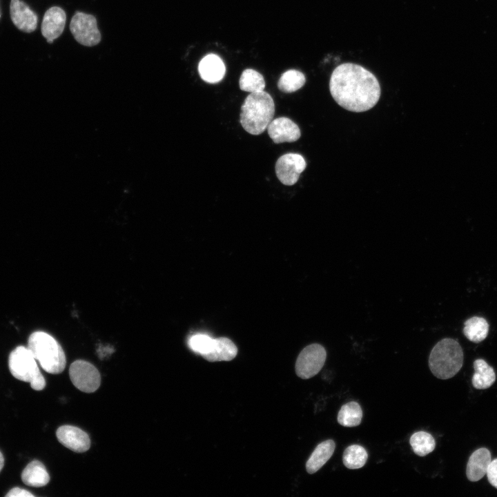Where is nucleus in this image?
Masks as SVG:
<instances>
[{"label": "nucleus", "mask_w": 497, "mask_h": 497, "mask_svg": "<svg viewBox=\"0 0 497 497\" xmlns=\"http://www.w3.org/2000/svg\"><path fill=\"white\" fill-rule=\"evenodd\" d=\"M331 95L343 108L362 113L373 108L378 102L381 88L378 80L360 65L344 63L332 72L329 81Z\"/></svg>", "instance_id": "obj_1"}, {"label": "nucleus", "mask_w": 497, "mask_h": 497, "mask_svg": "<svg viewBox=\"0 0 497 497\" xmlns=\"http://www.w3.org/2000/svg\"><path fill=\"white\" fill-rule=\"evenodd\" d=\"M274 113L275 104L268 92H251L241 106L240 124L247 133L257 135L267 128Z\"/></svg>", "instance_id": "obj_2"}, {"label": "nucleus", "mask_w": 497, "mask_h": 497, "mask_svg": "<svg viewBox=\"0 0 497 497\" xmlns=\"http://www.w3.org/2000/svg\"><path fill=\"white\" fill-rule=\"evenodd\" d=\"M28 348L42 369L52 374L61 373L66 367L64 351L59 342L44 331H35L30 334Z\"/></svg>", "instance_id": "obj_3"}, {"label": "nucleus", "mask_w": 497, "mask_h": 497, "mask_svg": "<svg viewBox=\"0 0 497 497\" xmlns=\"http://www.w3.org/2000/svg\"><path fill=\"white\" fill-rule=\"evenodd\" d=\"M463 351L454 339L444 338L432 349L429 357V367L438 378L446 380L454 377L462 368Z\"/></svg>", "instance_id": "obj_4"}, {"label": "nucleus", "mask_w": 497, "mask_h": 497, "mask_svg": "<svg viewBox=\"0 0 497 497\" xmlns=\"http://www.w3.org/2000/svg\"><path fill=\"white\" fill-rule=\"evenodd\" d=\"M8 367L11 374L17 379L30 382V387L41 391L46 387L36 359L31 351L24 346L17 347L9 355Z\"/></svg>", "instance_id": "obj_5"}, {"label": "nucleus", "mask_w": 497, "mask_h": 497, "mask_svg": "<svg viewBox=\"0 0 497 497\" xmlns=\"http://www.w3.org/2000/svg\"><path fill=\"white\" fill-rule=\"evenodd\" d=\"M70 30L75 39L84 46H97L101 39L97 19L90 14L76 11L70 23Z\"/></svg>", "instance_id": "obj_6"}, {"label": "nucleus", "mask_w": 497, "mask_h": 497, "mask_svg": "<svg viewBox=\"0 0 497 497\" xmlns=\"http://www.w3.org/2000/svg\"><path fill=\"white\" fill-rule=\"evenodd\" d=\"M327 352L320 344H311L300 353L295 362V372L302 379H309L317 375L323 367Z\"/></svg>", "instance_id": "obj_7"}, {"label": "nucleus", "mask_w": 497, "mask_h": 497, "mask_svg": "<svg viewBox=\"0 0 497 497\" xmlns=\"http://www.w3.org/2000/svg\"><path fill=\"white\" fill-rule=\"evenodd\" d=\"M69 376L72 384L85 393L95 391L101 383L100 373L91 363L78 360L72 362L69 369Z\"/></svg>", "instance_id": "obj_8"}, {"label": "nucleus", "mask_w": 497, "mask_h": 497, "mask_svg": "<svg viewBox=\"0 0 497 497\" xmlns=\"http://www.w3.org/2000/svg\"><path fill=\"white\" fill-rule=\"evenodd\" d=\"M306 167V161L301 155L298 153L284 154L280 157L276 162V176L282 184L292 186L298 182L300 174Z\"/></svg>", "instance_id": "obj_9"}, {"label": "nucleus", "mask_w": 497, "mask_h": 497, "mask_svg": "<svg viewBox=\"0 0 497 497\" xmlns=\"http://www.w3.org/2000/svg\"><path fill=\"white\" fill-rule=\"evenodd\" d=\"M10 17L12 23L20 31L31 33L38 24V16L29 6L21 0H10Z\"/></svg>", "instance_id": "obj_10"}, {"label": "nucleus", "mask_w": 497, "mask_h": 497, "mask_svg": "<svg viewBox=\"0 0 497 497\" xmlns=\"http://www.w3.org/2000/svg\"><path fill=\"white\" fill-rule=\"evenodd\" d=\"M66 23V14L59 6H52L44 13L41 32L48 43H52L63 33Z\"/></svg>", "instance_id": "obj_11"}, {"label": "nucleus", "mask_w": 497, "mask_h": 497, "mask_svg": "<svg viewBox=\"0 0 497 497\" xmlns=\"http://www.w3.org/2000/svg\"><path fill=\"white\" fill-rule=\"evenodd\" d=\"M56 435L61 444L75 452L86 451L90 447L88 435L77 427L63 425L57 429Z\"/></svg>", "instance_id": "obj_12"}, {"label": "nucleus", "mask_w": 497, "mask_h": 497, "mask_svg": "<svg viewBox=\"0 0 497 497\" xmlns=\"http://www.w3.org/2000/svg\"><path fill=\"white\" fill-rule=\"evenodd\" d=\"M270 138L275 144L294 142L301 136L298 126L287 117H278L272 120L267 126Z\"/></svg>", "instance_id": "obj_13"}, {"label": "nucleus", "mask_w": 497, "mask_h": 497, "mask_svg": "<svg viewBox=\"0 0 497 497\" xmlns=\"http://www.w3.org/2000/svg\"><path fill=\"white\" fill-rule=\"evenodd\" d=\"M491 462L490 451L487 448H480L470 456L466 469L468 480L471 482L480 480L486 475Z\"/></svg>", "instance_id": "obj_14"}, {"label": "nucleus", "mask_w": 497, "mask_h": 497, "mask_svg": "<svg viewBox=\"0 0 497 497\" xmlns=\"http://www.w3.org/2000/svg\"><path fill=\"white\" fill-rule=\"evenodd\" d=\"M198 71L201 78L208 83L220 81L226 72V68L221 58L214 54L205 56L199 61Z\"/></svg>", "instance_id": "obj_15"}, {"label": "nucleus", "mask_w": 497, "mask_h": 497, "mask_svg": "<svg viewBox=\"0 0 497 497\" xmlns=\"http://www.w3.org/2000/svg\"><path fill=\"white\" fill-rule=\"evenodd\" d=\"M237 353L235 344L230 339L221 337L213 340L210 351L202 357L209 362L230 361Z\"/></svg>", "instance_id": "obj_16"}, {"label": "nucleus", "mask_w": 497, "mask_h": 497, "mask_svg": "<svg viewBox=\"0 0 497 497\" xmlns=\"http://www.w3.org/2000/svg\"><path fill=\"white\" fill-rule=\"evenodd\" d=\"M335 448L333 440H327L320 443L314 449L306 463V471L314 474L331 458Z\"/></svg>", "instance_id": "obj_17"}, {"label": "nucleus", "mask_w": 497, "mask_h": 497, "mask_svg": "<svg viewBox=\"0 0 497 497\" xmlns=\"http://www.w3.org/2000/svg\"><path fill=\"white\" fill-rule=\"evenodd\" d=\"M21 477L24 484L36 487L45 486L50 480L45 466L39 460H33L28 463L23 470Z\"/></svg>", "instance_id": "obj_18"}, {"label": "nucleus", "mask_w": 497, "mask_h": 497, "mask_svg": "<svg viewBox=\"0 0 497 497\" xmlns=\"http://www.w3.org/2000/svg\"><path fill=\"white\" fill-rule=\"evenodd\" d=\"M474 374L472 377V384L475 389H486L490 387L496 380L494 369L484 360L478 359L474 362Z\"/></svg>", "instance_id": "obj_19"}, {"label": "nucleus", "mask_w": 497, "mask_h": 497, "mask_svg": "<svg viewBox=\"0 0 497 497\" xmlns=\"http://www.w3.org/2000/svg\"><path fill=\"white\" fill-rule=\"evenodd\" d=\"M489 324L481 317L474 316L468 319L464 324L463 333L473 342H480L487 336Z\"/></svg>", "instance_id": "obj_20"}, {"label": "nucleus", "mask_w": 497, "mask_h": 497, "mask_svg": "<svg viewBox=\"0 0 497 497\" xmlns=\"http://www.w3.org/2000/svg\"><path fill=\"white\" fill-rule=\"evenodd\" d=\"M362 418V410L356 402L343 405L338 411L337 420L343 427H353L359 425Z\"/></svg>", "instance_id": "obj_21"}, {"label": "nucleus", "mask_w": 497, "mask_h": 497, "mask_svg": "<svg viewBox=\"0 0 497 497\" xmlns=\"http://www.w3.org/2000/svg\"><path fill=\"white\" fill-rule=\"evenodd\" d=\"M305 81V76L302 72L291 69L281 75L277 81V88L283 92L291 93L301 88Z\"/></svg>", "instance_id": "obj_22"}, {"label": "nucleus", "mask_w": 497, "mask_h": 497, "mask_svg": "<svg viewBox=\"0 0 497 497\" xmlns=\"http://www.w3.org/2000/svg\"><path fill=\"white\" fill-rule=\"evenodd\" d=\"M413 452L419 456H425L432 452L436 447V441L429 433L420 431L414 433L409 440Z\"/></svg>", "instance_id": "obj_23"}, {"label": "nucleus", "mask_w": 497, "mask_h": 497, "mask_svg": "<svg viewBox=\"0 0 497 497\" xmlns=\"http://www.w3.org/2000/svg\"><path fill=\"white\" fill-rule=\"evenodd\" d=\"M368 458L366 449L358 445H350L345 449L342 456L344 466L350 469L362 467Z\"/></svg>", "instance_id": "obj_24"}, {"label": "nucleus", "mask_w": 497, "mask_h": 497, "mask_svg": "<svg viewBox=\"0 0 497 497\" xmlns=\"http://www.w3.org/2000/svg\"><path fill=\"white\" fill-rule=\"evenodd\" d=\"M239 85L242 90L251 93L264 90L265 81L260 72L248 68L242 72Z\"/></svg>", "instance_id": "obj_25"}, {"label": "nucleus", "mask_w": 497, "mask_h": 497, "mask_svg": "<svg viewBox=\"0 0 497 497\" xmlns=\"http://www.w3.org/2000/svg\"><path fill=\"white\" fill-rule=\"evenodd\" d=\"M213 340L208 335L199 333L192 335L188 341V344L194 352L203 356L210 351Z\"/></svg>", "instance_id": "obj_26"}, {"label": "nucleus", "mask_w": 497, "mask_h": 497, "mask_svg": "<svg viewBox=\"0 0 497 497\" xmlns=\"http://www.w3.org/2000/svg\"><path fill=\"white\" fill-rule=\"evenodd\" d=\"M486 475L489 483L497 489V458L491 460Z\"/></svg>", "instance_id": "obj_27"}, {"label": "nucleus", "mask_w": 497, "mask_h": 497, "mask_svg": "<svg viewBox=\"0 0 497 497\" xmlns=\"http://www.w3.org/2000/svg\"><path fill=\"white\" fill-rule=\"evenodd\" d=\"M6 497H18V496H26V497H34L35 496L31 494L30 491L21 489L19 487H14L12 489H10L7 494H6Z\"/></svg>", "instance_id": "obj_28"}, {"label": "nucleus", "mask_w": 497, "mask_h": 497, "mask_svg": "<svg viewBox=\"0 0 497 497\" xmlns=\"http://www.w3.org/2000/svg\"><path fill=\"white\" fill-rule=\"evenodd\" d=\"M4 465V458L1 452L0 451V471H1Z\"/></svg>", "instance_id": "obj_29"}, {"label": "nucleus", "mask_w": 497, "mask_h": 497, "mask_svg": "<svg viewBox=\"0 0 497 497\" xmlns=\"http://www.w3.org/2000/svg\"><path fill=\"white\" fill-rule=\"evenodd\" d=\"M1 8H0V19H1Z\"/></svg>", "instance_id": "obj_30"}]
</instances>
